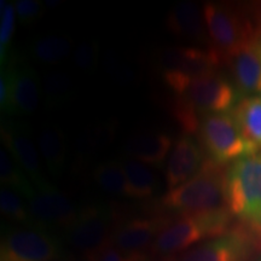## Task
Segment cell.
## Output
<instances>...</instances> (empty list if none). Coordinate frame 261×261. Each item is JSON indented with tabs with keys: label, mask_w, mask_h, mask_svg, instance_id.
<instances>
[{
	"label": "cell",
	"mask_w": 261,
	"mask_h": 261,
	"mask_svg": "<svg viewBox=\"0 0 261 261\" xmlns=\"http://www.w3.org/2000/svg\"><path fill=\"white\" fill-rule=\"evenodd\" d=\"M14 6L16 16L24 25L37 23L44 16L45 4L38 0H16Z\"/></svg>",
	"instance_id": "obj_30"
},
{
	"label": "cell",
	"mask_w": 261,
	"mask_h": 261,
	"mask_svg": "<svg viewBox=\"0 0 261 261\" xmlns=\"http://www.w3.org/2000/svg\"><path fill=\"white\" fill-rule=\"evenodd\" d=\"M260 52H261V42H260Z\"/></svg>",
	"instance_id": "obj_33"
},
{
	"label": "cell",
	"mask_w": 261,
	"mask_h": 261,
	"mask_svg": "<svg viewBox=\"0 0 261 261\" xmlns=\"http://www.w3.org/2000/svg\"><path fill=\"white\" fill-rule=\"evenodd\" d=\"M0 137L6 151L21 166L35 189L46 187L41 171L40 152L33 142L29 129L24 123L16 121H2Z\"/></svg>",
	"instance_id": "obj_12"
},
{
	"label": "cell",
	"mask_w": 261,
	"mask_h": 261,
	"mask_svg": "<svg viewBox=\"0 0 261 261\" xmlns=\"http://www.w3.org/2000/svg\"><path fill=\"white\" fill-rule=\"evenodd\" d=\"M198 139L210 160L220 166L259 154L260 150L244 137L232 112L203 117Z\"/></svg>",
	"instance_id": "obj_6"
},
{
	"label": "cell",
	"mask_w": 261,
	"mask_h": 261,
	"mask_svg": "<svg viewBox=\"0 0 261 261\" xmlns=\"http://www.w3.org/2000/svg\"><path fill=\"white\" fill-rule=\"evenodd\" d=\"M0 181L3 187H8L29 200L35 192V188L14 158L3 149L0 151Z\"/></svg>",
	"instance_id": "obj_25"
},
{
	"label": "cell",
	"mask_w": 261,
	"mask_h": 261,
	"mask_svg": "<svg viewBox=\"0 0 261 261\" xmlns=\"http://www.w3.org/2000/svg\"><path fill=\"white\" fill-rule=\"evenodd\" d=\"M38 149L48 172L54 177H60L63 172L68 151L63 130L55 125L42 127L38 136Z\"/></svg>",
	"instance_id": "obj_19"
},
{
	"label": "cell",
	"mask_w": 261,
	"mask_h": 261,
	"mask_svg": "<svg viewBox=\"0 0 261 261\" xmlns=\"http://www.w3.org/2000/svg\"><path fill=\"white\" fill-rule=\"evenodd\" d=\"M226 203L232 217L261 247V152L231 163L226 169Z\"/></svg>",
	"instance_id": "obj_3"
},
{
	"label": "cell",
	"mask_w": 261,
	"mask_h": 261,
	"mask_svg": "<svg viewBox=\"0 0 261 261\" xmlns=\"http://www.w3.org/2000/svg\"><path fill=\"white\" fill-rule=\"evenodd\" d=\"M23 196L17 191L12 190L8 187H3L0 190V211L8 219L15 220L23 224L24 226L34 225L29 213L28 205H25Z\"/></svg>",
	"instance_id": "obj_27"
},
{
	"label": "cell",
	"mask_w": 261,
	"mask_h": 261,
	"mask_svg": "<svg viewBox=\"0 0 261 261\" xmlns=\"http://www.w3.org/2000/svg\"><path fill=\"white\" fill-rule=\"evenodd\" d=\"M116 132L115 121H108L102 125L94 126L89 130H85L77 140V154L80 159L93 158L113 143Z\"/></svg>",
	"instance_id": "obj_26"
},
{
	"label": "cell",
	"mask_w": 261,
	"mask_h": 261,
	"mask_svg": "<svg viewBox=\"0 0 261 261\" xmlns=\"http://www.w3.org/2000/svg\"><path fill=\"white\" fill-rule=\"evenodd\" d=\"M28 210L35 226H61L65 228L73 223L80 210L63 192L47 184L41 189H35L29 198Z\"/></svg>",
	"instance_id": "obj_14"
},
{
	"label": "cell",
	"mask_w": 261,
	"mask_h": 261,
	"mask_svg": "<svg viewBox=\"0 0 261 261\" xmlns=\"http://www.w3.org/2000/svg\"><path fill=\"white\" fill-rule=\"evenodd\" d=\"M61 255L60 242L44 227H16L3 236L2 261H57Z\"/></svg>",
	"instance_id": "obj_9"
},
{
	"label": "cell",
	"mask_w": 261,
	"mask_h": 261,
	"mask_svg": "<svg viewBox=\"0 0 261 261\" xmlns=\"http://www.w3.org/2000/svg\"><path fill=\"white\" fill-rule=\"evenodd\" d=\"M172 137L161 130H140L126 142L125 152L129 159L148 166L161 167L171 154Z\"/></svg>",
	"instance_id": "obj_18"
},
{
	"label": "cell",
	"mask_w": 261,
	"mask_h": 261,
	"mask_svg": "<svg viewBox=\"0 0 261 261\" xmlns=\"http://www.w3.org/2000/svg\"><path fill=\"white\" fill-rule=\"evenodd\" d=\"M144 256L146 255H127L109 243L86 255V261H139Z\"/></svg>",
	"instance_id": "obj_31"
},
{
	"label": "cell",
	"mask_w": 261,
	"mask_h": 261,
	"mask_svg": "<svg viewBox=\"0 0 261 261\" xmlns=\"http://www.w3.org/2000/svg\"><path fill=\"white\" fill-rule=\"evenodd\" d=\"M171 217L133 218L119 223L114 230L110 244L127 255H148L156 238L165 228Z\"/></svg>",
	"instance_id": "obj_13"
},
{
	"label": "cell",
	"mask_w": 261,
	"mask_h": 261,
	"mask_svg": "<svg viewBox=\"0 0 261 261\" xmlns=\"http://www.w3.org/2000/svg\"><path fill=\"white\" fill-rule=\"evenodd\" d=\"M205 160L204 150L192 136L184 135L175 140L165 172L168 190L180 187L194 178L203 167Z\"/></svg>",
	"instance_id": "obj_15"
},
{
	"label": "cell",
	"mask_w": 261,
	"mask_h": 261,
	"mask_svg": "<svg viewBox=\"0 0 261 261\" xmlns=\"http://www.w3.org/2000/svg\"><path fill=\"white\" fill-rule=\"evenodd\" d=\"M159 64L165 84L177 93L196 77L218 70L223 61L211 47L175 46L160 52Z\"/></svg>",
	"instance_id": "obj_7"
},
{
	"label": "cell",
	"mask_w": 261,
	"mask_h": 261,
	"mask_svg": "<svg viewBox=\"0 0 261 261\" xmlns=\"http://www.w3.org/2000/svg\"><path fill=\"white\" fill-rule=\"evenodd\" d=\"M74 64L85 73H92L99 62V45L97 41L81 42L73 52Z\"/></svg>",
	"instance_id": "obj_29"
},
{
	"label": "cell",
	"mask_w": 261,
	"mask_h": 261,
	"mask_svg": "<svg viewBox=\"0 0 261 261\" xmlns=\"http://www.w3.org/2000/svg\"><path fill=\"white\" fill-rule=\"evenodd\" d=\"M73 40L62 35H45L29 45V54L33 60L42 64H58L70 56L73 51Z\"/></svg>",
	"instance_id": "obj_21"
},
{
	"label": "cell",
	"mask_w": 261,
	"mask_h": 261,
	"mask_svg": "<svg viewBox=\"0 0 261 261\" xmlns=\"http://www.w3.org/2000/svg\"><path fill=\"white\" fill-rule=\"evenodd\" d=\"M122 165L128 185V197L135 200H146L159 191L158 175L148 167V165L129 158L122 160Z\"/></svg>",
	"instance_id": "obj_20"
},
{
	"label": "cell",
	"mask_w": 261,
	"mask_h": 261,
	"mask_svg": "<svg viewBox=\"0 0 261 261\" xmlns=\"http://www.w3.org/2000/svg\"><path fill=\"white\" fill-rule=\"evenodd\" d=\"M232 114L244 137L261 152V96L242 98Z\"/></svg>",
	"instance_id": "obj_23"
},
{
	"label": "cell",
	"mask_w": 261,
	"mask_h": 261,
	"mask_svg": "<svg viewBox=\"0 0 261 261\" xmlns=\"http://www.w3.org/2000/svg\"><path fill=\"white\" fill-rule=\"evenodd\" d=\"M16 11L14 4L0 2V62L4 64L10 57V42L15 32Z\"/></svg>",
	"instance_id": "obj_28"
},
{
	"label": "cell",
	"mask_w": 261,
	"mask_h": 261,
	"mask_svg": "<svg viewBox=\"0 0 261 261\" xmlns=\"http://www.w3.org/2000/svg\"><path fill=\"white\" fill-rule=\"evenodd\" d=\"M260 42L261 40L246 45L225 62L242 98L261 96Z\"/></svg>",
	"instance_id": "obj_16"
},
{
	"label": "cell",
	"mask_w": 261,
	"mask_h": 261,
	"mask_svg": "<svg viewBox=\"0 0 261 261\" xmlns=\"http://www.w3.org/2000/svg\"><path fill=\"white\" fill-rule=\"evenodd\" d=\"M117 224L112 208L90 205L80 210L73 223L64 228V237L74 249L89 255L110 243Z\"/></svg>",
	"instance_id": "obj_8"
},
{
	"label": "cell",
	"mask_w": 261,
	"mask_h": 261,
	"mask_svg": "<svg viewBox=\"0 0 261 261\" xmlns=\"http://www.w3.org/2000/svg\"><path fill=\"white\" fill-rule=\"evenodd\" d=\"M231 219L232 215L228 210L212 213L179 214L171 218L156 238L149 254L165 260L177 256L202 241L223 236L230 230Z\"/></svg>",
	"instance_id": "obj_5"
},
{
	"label": "cell",
	"mask_w": 261,
	"mask_h": 261,
	"mask_svg": "<svg viewBox=\"0 0 261 261\" xmlns=\"http://www.w3.org/2000/svg\"><path fill=\"white\" fill-rule=\"evenodd\" d=\"M226 169L205 160L201 171L180 187L162 196L161 204L179 214L212 213L226 211Z\"/></svg>",
	"instance_id": "obj_4"
},
{
	"label": "cell",
	"mask_w": 261,
	"mask_h": 261,
	"mask_svg": "<svg viewBox=\"0 0 261 261\" xmlns=\"http://www.w3.org/2000/svg\"><path fill=\"white\" fill-rule=\"evenodd\" d=\"M139 261H151V260H149L148 255H146V256H144V257H142V259H140Z\"/></svg>",
	"instance_id": "obj_32"
},
{
	"label": "cell",
	"mask_w": 261,
	"mask_h": 261,
	"mask_svg": "<svg viewBox=\"0 0 261 261\" xmlns=\"http://www.w3.org/2000/svg\"><path fill=\"white\" fill-rule=\"evenodd\" d=\"M166 25L173 35L187 41L211 47L203 5L194 2H181L168 12Z\"/></svg>",
	"instance_id": "obj_17"
},
{
	"label": "cell",
	"mask_w": 261,
	"mask_h": 261,
	"mask_svg": "<svg viewBox=\"0 0 261 261\" xmlns=\"http://www.w3.org/2000/svg\"><path fill=\"white\" fill-rule=\"evenodd\" d=\"M255 247L252 234L241 226L230 228L223 236L204 241L165 261H247Z\"/></svg>",
	"instance_id": "obj_11"
},
{
	"label": "cell",
	"mask_w": 261,
	"mask_h": 261,
	"mask_svg": "<svg viewBox=\"0 0 261 261\" xmlns=\"http://www.w3.org/2000/svg\"><path fill=\"white\" fill-rule=\"evenodd\" d=\"M9 84L10 112L9 115L27 116L38 109L40 102L41 83L34 68L23 58L11 54L2 64Z\"/></svg>",
	"instance_id": "obj_10"
},
{
	"label": "cell",
	"mask_w": 261,
	"mask_h": 261,
	"mask_svg": "<svg viewBox=\"0 0 261 261\" xmlns=\"http://www.w3.org/2000/svg\"><path fill=\"white\" fill-rule=\"evenodd\" d=\"M241 99L234 84L215 70L196 77L174 93L171 113L182 132L192 136L198 132L203 117L232 112Z\"/></svg>",
	"instance_id": "obj_1"
},
{
	"label": "cell",
	"mask_w": 261,
	"mask_h": 261,
	"mask_svg": "<svg viewBox=\"0 0 261 261\" xmlns=\"http://www.w3.org/2000/svg\"><path fill=\"white\" fill-rule=\"evenodd\" d=\"M93 180L107 194L128 197V185L122 161L109 160L97 165L93 171Z\"/></svg>",
	"instance_id": "obj_24"
},
{
	"label": "cell",
	"mask_w": 261,
	"mask_h": 261,
	"mask_svg": "<svg viewBox=\"0 0 261 261\" xmlns=\"http://www.w3.org/2000/svg\"><path fill=\"white\" fill-rule=\"evenodd\" d=\"M74 81L63 70H48L41 79V96L47 109L64 106L73 98Z\"/></svg>",
	"instance_id": "obj_22"
},
{
	"label": "cell",
	"mask_w": 261,
	"mask_h": 261,
	"mask_svg": "<svg viewBox=\"0 0 261 261\" xmlns=\"http://www.w3.org/2000/svg\"><path fill=\"white\" fill-rule=\"evenodd\" d=\"M203 15L211 48L223 63L246 45L261 40V16L248 12L246 6L205 3Z\"/></svg>",
	"instance_id": "obj_2"
}]
</instances>
